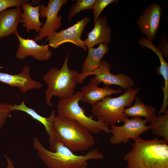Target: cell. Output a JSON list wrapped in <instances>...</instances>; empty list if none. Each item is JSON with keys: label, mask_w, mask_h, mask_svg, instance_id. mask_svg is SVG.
Segmentation results:
<instances>
[{"label": "cell", "mask_w": 168, "mask_h": 168, "mask_svg": "<svg viewBox=\"0 0 168 168\" xmlns=\"http://www.w3.org/2000/svg\"><path fill=\"white\" fill-rule=\"evenodd\" d=\"M134 141L123 157L127 168H168V142L157 138Z\"/></svg>", "instance_id": "6da1fadb"}, {"label": "cell", "mask_w": 168, "mask_h": 168, "mask_svg": "<svg viewBox=\"0 0 168 168\" xmlns=\"http://www.w3.org/2000/svg\"><path fill=\"white\" fill-rule=\"evenodd\" d=\"M33 144L39 157L47 168H87L88 160L104 158L97 148L85 155H77L59 142L54 152L45 148L36 137L33 138Z\"/></svg>", "instance_id": "7a4b0ae2"}, {"label": "cell", "mask_w": 168, "mask_h": 168, "mask_svg": "<svg viewBox=\"0 0 168 168\" xmlns=\"http://www.w3.org/2000/svg\"><path fill=\"white\" fill-rule=\"evenodd\" d=\"M68 60V56L67 54L60 69L53 67L43 76V79L48 86L45 92V102L49 107L53 106L51 102L53 96L59 99L67 98L74 94L79 73L69 69Z\"/></svg>", "instance_id": "3957f363"}, {"label": "cell", "mask_w": 168, "mask_h": 168, "mask_svg": "<svg viewBox=\"0 0 168 168\" xmlns=\"http://www.w3.org/2000/svg\"><path fill=\"white\" fill-rule=\"evenodd\" d=\"M53 128L58 142L73 152L88 150L95 144L91 132L76 121L57 115Z\"/></svg>", "instance_id": "277c9868"}, {"label": "cell", "mask_w": 168, "mask_h": 168, "mask_svg": "<svg viewBox=\"0 0 168 168\" xmlns=\"http://www.w3.org/2000/svg\"><path fill=\"white\" fill-rule=\"evenodd\" d=\"M140 90L139 88L132 87L117 97H105L92 105L93 116L109 126L115 125L118 122L124 123L125 119L128 117L124 113V108L132 106V102Z\"/></svg>", "instance_id": "5b68a950"}, {"label": "cell", "mask_w": 168, "mask_h": 168, "mask_svg": "<svg viewBox=\"0 0 168 168\" xmlns=\"http://www.w3.org/2000/svg\"><path fill=\"white\" fill-rule=\"evenodd\" d=\"M81 95V92L78 91L69 98L59 99L56 107L58 115L77 121L90 132L110 133L109 125L100 119H93L92 116L86 115L84 109L79 104Z\"/></svg>", "instance_id": "8992f818"}, {"label": "cell", "mask_w": 168, "mask_h": 168, "mask_svg": "<svg viewBox=\"0 0 168 168\" xmlns=\"http://www.w3.org/2000/svg\"><path fill=\"white\" fill-rule=\"evenodd\" d=\"M147 122L146 119L140 117H133L131 119L127 117L121 126L110 125V133L112 136L109 139L110 142L113 145L122 142L125 144L129 142L130 139L134 140L139 138L142 133L150 129V125L146 124Z\"/></svg>", "instance_id": "52a82bcc"}, {"label": "cell", "mask_w": 168, "mask_h": 168, "mask_svg": "<svg viewBox=\"0 0 168 168\" xmlns=\"http://www.w3.org/2000/svg\"><path fill=\"white\" fill-rule=\"evenodd\" d=\"M67 0H49L47 6L40 4V17L46 18L45 23L39 35L35 37L36 42L51 35L62 26V16L58 13L62 6L67 3Z\"/></svg>", "instance_id": "ba28073f"}, {"label": "cell", "mask_w": 168, "mask_h": 168, "mask_svg": "<svg viewBox=\"0 0 168 168\" xmlns=\"http://www.w3.org/2000/svg\"><path fill=\"white\" fill-rule=\"evenodd\" d=\"M90 21L89 17L85 16L72 26L55 32L47 37L46 41H48L49 46L54 49L58 48L63 44L70 42L86 51L87 47L81 37L85 27Z\"/></svg>", "instance_id": "9c48e42d"}, {"label": "cell", "mask_w": 168, "mask_h": 168, "mask_svg": "<svg viewBox=\"0 0 168 168\" xmlns=\"http://www.w3.org/2000/svg\"><path fill=\"white\" fill-rule=\"evenodd\" d=\"M162 11L160 4L155 2L151 3L147 8H143L142 14L137 21L141 32L152 42L156 38Z\"/></svg>", "instance_id": "30bf717a"}, {"label": "cell", "mask_w": 168, "mask_h": 168, "mask_svg": "<svg viewBox=\"0 0 168 168\" xmlns=\"http://www.w3.org/2000/svg\"><path fill=\"white\" fill-rule=\"evenodd\" d=\"M19 41L16 57L20 60H23L29 56L40 61L49 59L52 57V52L48 47V45H39L33 39L28 37L22 38L18 32L15 34Z\"/></svg>", "instance_id": "8fae6325"}, {"label": "cell", "mask_w": 168, "mask_h": 168, "mask_svg": "<svg viewBox=\"0 0 168 168\" xmlns=\"http://www.w3.org/2000/svg\"><path fill=\"white\" fill-rule=\"evenodd\" d=\"M30 72V69L28 65L24 66L21 72L17 74L0 72V82L11 87H17L23 93L30 90L42 88V84L32 78Z\"/></svg>", "instance_id": "7c38bea8"}, {"label": "cell", "mask_w": 168, "mask_h": 168, "mask_svg": "<svg viewBox=\"0 0 168 168\" xmlns=\"http://www.w3.org/2000/svg\"><path fill=\"white\" fill-rule=\"evenodd\" d=\"M111 68V65L109 63L102 60L100 67L88 74L87 77L95 75L96 78L104 85H117L125 90L134 85V81L129 76L124 73L113 74L110 72Z\"/></svg>", "instance_id": "4fadbf2b"}, {"label": "cell", "mask_w": 168, "mask_h": 168, "mask_svg": "<svg viewBox=\"0 0 168 168\" xmlns=\"http://www.w3.org/2000/svg\"><path fill=\"white\" fill-rule=\"evenodd\" d=\"M10 109L11 111L19 110L25 112L42 124L49 136L50 151H54L56 146L59 142L53 128V123L56 117L55 110L51 111L49 117H45L40 115L32 108L27 107L23 101L19 105H10Z\"/></svg>", "instance_id": "5bb4252c"}, {"label": "cell", "mask_w": 168, "mask_h": 168, "mask_svg": "<svg viewBox=\"0 0 168 168\" xmlns=\"http://www.w3.org/2000/svg\"><path fill=\"white\" fill-rule=\"evenodd\" d=\"M101 83L95 77L91 78L89 82L81 89V100L93 105L107 96L123 92L121 89L115 90L107 86L100 87L98 85Z\"/></svg>", "instance_id": "9a60e30c"}, {"label": "cell", "mask_w": 168, "mask_h": 168, "mask_svg": "<svg viewBox=\"0 0 168 168\" xmlns=\"http://www.w3.org/2000/svg\"><path fill=\"white\" fill-rule=\"evenodd\" d=\"M108 45L100 44L97 48H91L88 49V55L82 66V72L79 73L77 83L82 84L89 73L99 68L102 59L109 51Z\"/></svg>", "instance_id": "2e32d148"}, {"label": "cell", "mask_w": 168, "mask_h": 168, "mask_svg": "<svg viewBox=\"0 0 168 168\" xmlns=\"http://www.w3.org/2000/svg\"><path fill=\"white\" fill-rule=\"evenodd\" d=\"M94 25L92 30L87 33L86 39L83 40L85 45L89 49L98 44H109L111 29L108 26L106 17L103 16L99 18Z\"/></svg>", "instance_id": "e0dca14e"}, {"label": "cell", "mask_w": 168, "mask_h": 168, "mask_svg": "<svg viewBox=\"0 0 168 168\" xmlns=\"http://www.w3.org/2000/svg\"><path fill=\"white\" fill-rule=\"evenodd\" d=\"M22 13L21 6L0 12V39L18 32L17 28Z\"/></svg>", "instance_id": "ac0fdd59"}, {"label": "cell", "mask_w": 168, "mask_h": 168, "mask_svg": "<svg viewBox=\"0 0 168 168\" xmlns=\"http://www.w3.org/2000/svg\"><path fill=\"white\" fill-rule=\"evenodd\" d=\"M21 7L23 12L20 22L23 24V27L26 28L27 32L35 30L39 33L44 24L40 19V4L34 6L28 2L22 4Z\"/></svg>", "instance_id": "d6986e66"}, {"label": "cell", "mask_w": 168, "mask_h": 168, "mask_svg": "<svg viewBox=\"0 0 168 168\" xmlns=\"http://www.w3.org/2000/svg\"><path fill=\"white\" fill-rule=\"evenodd\" d=\"M134 100L133 105L124 110V113L127 117H144L147 122H150L156 117L155 107L145 105L138 96L135 97Z\"/></svg>", "instance_id": "ffe728a7"}, {"label": "cell", "mask_w": 168, "mask_h": 168, "mask_svg": "<svg viewBox=\"0 0 168 168\" xmlns=\"http://www.w3.org/2000/svg\"><path fill=\"white\" fill-rule=\"evenodd\" d=\"M150 123V129L153 134L162 137L168 142V111L158 115Z\"/></svg>", "instance_id": "44dd1931"}, {"label": "cell", "mask_w": 168, "mask_h": 168, "mask_svg": "<svg viewBox=\"0 0 168 168\" xmlns=\"http://www.w3.org/2000/svg\"><path fill=\"white\" fill-rule=\"evenodd\" d=\"M96 0H77L69 10L68 19L71 20L77 14L83 10L91 9Z\"/></svg>", "instance_id": "7402d4cb"}, {"label": "cell", "mask_w": 168, "mask_h": 168, "mask_svg": "<svg viewBox=\"0 0 168 168\" xmlns=\"http://www.w3.org/2000/svg\"><path fill=\"white\" fill-rule=\"evenodd\" d=\"M118 2V0H96L92 9L94 23L99 19L101 12L107 6L113 3L117 4Z\"/></svg>", "instance_id": "603a6c76"}, {"label": "cell", "mask_w": 168, "mask_h": 168, "mask_svg": "<svg viewBox=\"0 0 168 168\" xmlns=\"http://www.w3.org/2000/svg\"><path fill=\"white\" fill-rule=\"evenodd\" d=\"M10 105L0 102V129L2 128L7 119L11 116Z\"/></svg>", "instance_id": "cb8c5ba5"}, {"label": "cell", "mask_w": 168, "mask_h": 168, "mask_svg": "<svg viewBox=\"0 0 168 168\" xmlns=\"http://www.w3.org/2000/svg\"><path fill=\"white\" fill-rule=\"evenodd\" d=\"M28 0H0V12L9 8L29 2Z\"/></svg>", "instance_id": "d4e9b609"}, {"label": "cell", "mask_w": 168, "mask_h": 168, "mask_svg": "<svg viewBox=\"0 0 168 168\" xmlns=\"http://www.w3.org/2000/svg\"><path fill=\"white\" fill-rule=\"evenodd\" d=\"M4 157L7 163L6 168H16L13 162L7 154H5Z\"/></svg>", "instance_id": "484cf974"}, {"label": "cell", "mask_w": 168, "mask_h": 168, "mask_svg": "<svg viewBox=\"0 0 168 168\" xmlns=\"http://www.w3.org/2000/svg\"><path fill=\"white\" fill-rule=\"evenodd\" d=\"M32 2L30 4L32 5L40 3L41 2V0H32Z\"/></svg>", "instance_id": "4316f807"}]
</instances>
